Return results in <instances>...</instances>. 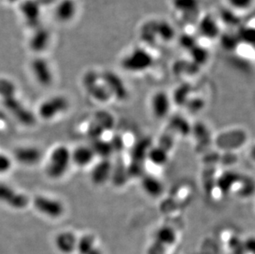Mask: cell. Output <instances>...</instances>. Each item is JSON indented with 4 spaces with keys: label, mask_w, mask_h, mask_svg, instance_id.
<instances>
[{
    "label": "cell",
    "mask_w": 255,
    "mask_h": 254,
    "mask_svg": "<svg viewBox=\"0 0 255 254\" xmlns=\"http://www.w3.org/2000/svg\"><path fill=\"white\" fill-rule=\"evenodd\" d=\"M71 160V153L67 147H57L50 156L46 165V174L52 179L61 178L69 169Z\"/></svg>",
    "instance_id": "6da1fadb"
},
{
    "label": "cell",
    "mask_w": 255,
    "mask_h": 254,
    "mask_svg": "<svg viewBox=\"0 0 255 254\" xmlns=\"http://www.w3.org/2000/svg\"><path fill=\"white\" fill-rule=\"evenodd\" d=\"M2 103L5 108L23 125L32 126L36 122L33 114L15 97V94L3 97Z\"/></svg>",
    "instance_id": "7a4b0ae2"
},
{
    "label": "cell",
    "mask_w": 255,
    "mask_h": 254,
    "mask_svg": "<svg viewBox=\"0 0 255 254\" xmlns=\"http://www.w3.org/2000/svg\"><path fill=\"white\" fill-rule=\"evenodd\" d=\"M152 63L151 55L143 49H136L124 58L123 67L130 72H141L150 67Z\"/></svg>",
    "instance_id": "3957f363"
},
{
    "label": "cell",
    "mask_w": 255,
    "mask_h": 254,
    "mask_svg": "<svg viewBox=\"0 0 255 254\" xmlns=\"http://www.w3.org/2000/svg\"><path fill=\"white\" fill-rule=\"evenodd\" d=\"M69 108V102L65 97L56 96L41 103L39 115L45 120H51L64 113Z\"/></svg>",
    "instance_id": "277c9868"
},
{
    "label": "cell",
    "mask_w": 255,
    "mask_h": 254,
    "mask_svg": "<svg viewBox=\"0 0 255 254\" xmlns=\"http://www.w3.org/2000/svg\"><path fill=\"white\" fill-rule=\"evenodd\" d=\"M0 202L11 208L20 210L25 208L28 205L29 201L26 195L17 192L9 185L0 183Z\"/></svg>",
    "instance_id": "5b68a950"
},
{
    "label": "cell",
    "mask_w": 255,
    "mask_h": 254,
    "mask_svg": "<svg viewBox=\"0 0 255 254\" xmlns=\"http://www.w3.org/2000/svg\"><path fill=\"white\" fill-rule=\"evenodd\" d=\"M33 204L35 208L40 213L51 218H59L62 216L65 211V207L60 201L45 196H37L35 197Z\"/></svg>",
    "instance_id": "8992f818"
},
{
    "label": "cell",
    "mask_w": 255,
    "mask_h": 254,
    "mask_svg": "<svg viewBox=\"0 0 255 254\" xmlns=\"http://www.w3.org/2000/svg\"><path fill=\"white\" fill-rule=\"evenodd\" d=\"M84 84L86 88L87 91L93 98L99 101H107L110 98L111 94L109 93L107 87L102 86L97 82V78L93 74L87 75L84 80Z\"/></svg>",
    "instance_id": "52a82bcc"
},
{
    "label": "cell",
    "mask_w": 255,
    "mask_h": 254,
    "mask_svg": "<svg viewBox=\"0 0 255 254\" xmlns=\"http://www.w3.org/2000/svg\"><path fill=\"white\" fill-rule=\"evenodd\" d=\"M41 150L36 147H20L14 152V157L17 162L24 165H35L41 160Z\"/></svg>",
    "instance_id": "ba28073f"
},
{
    "label": "cell",
    "mask_w": 255,
    "mask_h": 254,
    "mask_svg": "<svg viewBox=\"0 0 255 254\" xmlns=\"http://www.w3.org/2000/svg\"><path fill=\"white\" fill-rule=\"evenodd\" d=\"M151 109L155 118H165L170 109V100L168 95L163 92L154 94L151 99Z\"/></svg>",
    "instance_id": "9c48e42d"
},
{
    "label": "cell",
    "mask_w": 255,
    "mask_h": 254,
    "mask_svg": "<svg viewBox=\"0 0 255 254\" xmlns=\"http://www.w3.org/2000/svg\"><path fill=\"white\" fill-rule=\"evenodd\" d=\"M113 166L109 159H104L97 163L91 172V179L97 185L104 184L111 178Z\"/></svg>",
    "instance_id": "30bf717a"
},
{
    "label": "cell",
    "mask_w": 255,
    "mask_h": 254,
    "mask_svg": "<svg viewBox=\"0 0 255 254\" xmlns=\"http://www.w3.org/2000/svg\"><path fill=\"white\" fill-rule=\"evenodd\" d=\"M78 240L70 232L60 233L55 239V245L60 253L70 254L77 249Z\"/></svg>",
    "instance_id": "8fae6325"
},
{
    "label": "cell",
    "mask_w": 255,
    "mask_h": 254,
    "mask_svg": "<svg viewBox=\"0 0 255 254\" xmlns=\"http://www.w3.org/2000/svg\"><path fill=\"white\" fill-rule=\"evenodd\" d=\"M104 81L111 96H115L118 99H125L127 90L123 81L118 77L112 73H108L104 75Z\"/></svg>",
    "instance_id": "7c38bea8"
},
{
    "label": "cell",
    "mask_w": 255,
    "mask_h": 254,
    "mask_svg": "<svg viewBox=\"0 0 255 254\" xmlns=\"http://www.w3.org/2000/svg\"><path fill=\"white\" fill-rule=\"evenodd\" d=\"M32 72L39 84L42 86H49L52 83V74L46 63L36 60L32 65Z\"/></svg>",
    "instance_id": "4fadbf2b"
},
{
    "label": "cell",
    "mask_w": 255,
    "mask_h": 254,
    "mask_svg": "<svg viewBox=\"0 0 255 254\" xmlns=\"http://www.w3.org/2000/svg\"><path fill=\"white\" fill-rule=\"evenodd\" d=\"M95 153L92 147L80 146L77 147L71 153V158L75 164L80 167L89 165L94 159Z\"/></svg>",
    "instance_id": "5bb4252c"
},
{
    "label": "cell",
    "mask_w": 255,
    "mask_h": 254,
    "mask_svg": "<svg viewBox=\"0 0 255 254\" xmlns=\"http://www.w3.org/2000/svg\"><path fill=\"white\" fill-rule=\"evenodd\" d=\"M76 250L80 254H103L101 250L95 246V241L91 235H85L78 240Z\"/></svg>",
    "instance_id": "9a60e30c"
},
{
    "label": "cell",
    "mask_w": 255,
    "mask_h": 254,
    "mask_svg": "<svg viewBox=\"0 0 255 254\" xmlns=\"http://www.w3.org/2000/svg\"><path fill=\"white\" fill-rule=\"evenodd\" d=\"M176 240H177L176 233L173 229L168 226L159 229L155 238L157 244L164 246V248L173 245L176 242Z\"/></svg>",
    "instance_id": "2e32d148"
},
{
    "label": "cell",
    "mask_w": 255,
    "mask_h": 254,
    "mask_svg": "<svg viewBox=\"0 0 255 254\" xmlns=\"http://www.w3.org/2000/svg\"><path fill=\"white\" fill-rule=\"evenodd\" d=\"M75 4L72 1H63L60 2V4L58 5L57 8L56 10V17L62 21H68L71 19L74 15H75Z\"/></svg>",
    "instance_id": "e0dca14e"
},
{
    "label": "cell",
    "mask_w": 255,
    "mask_h": 254,
    "mask_svg": "<svg viewBox=\"0 0 255 254\" xmlns=\"http://www.w3.org/2000/svg\"><path fill=\"white\" fill-rule=\"evenodd\" d=\"M142 187L147 194L151 197H158L161 193L163 187L159 180L152 176H147L142 180Z\"/></svg>",
    "instance_id": "ac0fdd59"
},
{
    "label": "cell",
    "mask_w": 255,
    "mask_h": 254,
    "mask_svg": "<svg viewBox=\"0 0 255 254\" xmlns=\"http://www.w3.org/2000/svg\"><path fill=\"white\" fill-rule=\"evenodd\" d=\"M199 30L203 36L208 38H214L218 35L219 28L217 22L212 17H205L200 23Z\"/></svg>",
    "instance_id": "d6986e66"
},
{
    "label": "cell",
    "mask_w": 255,
    "mask_h": 254,
    "mask_svg": "<svg viewBox=\"0 0 255 254\" xmlns=\"http://www.w3.org/2000/svg\"><path fill=\"white\" fill-rule=\"evenodd\" d=\"M173 7L183 13L197 12L199 7L198 0H173Z\"/></svg>",
    "instance_id": "ffe728a7"
},
{
    "label": "cell",
    "mask_w": 255,
    "mask_h": 254,
    "mask_svg": "<svg viewBox=\"0 0 255 254\" xmlns=\"http://www.w3.org/2000/svg\"><path fill=\"white\" fill-rule=\"evenodd\" d=\"M92 149L94 150L95 155L100 156L104 159H108L109 156L111 154L112 152L114 151L111 142L109 143V142L100 139L94 140V144L92 146Z\"/></svg>",
    "instance_id": "44dd1931"
},
{
    "label": "cell",
    "mask_w": 255,
    "mask_h": 254,
    "mask_svg": "<svg viewBox=\"0 0 255 254\" xmlns=\"http://www.w3.org/2000/svg\"><path fill=\"white\" fill-rule=\"evenodd\" d=\"M238 38L241 39V41H243L245 43L255 46V27L247 26L241 29Z\"/></svg>",
    "instance_id": "7402d4cb"
},
{
    "label": "cell",
    "mask_w": 255,
    "mask_h": 254,
    "mask_svg": "<svg viewBox=\"0 0 255 254\" xmlns=\"http://www.w3.org/2000/svg\"><path fill=\"white\" fill-rule=\"evenodd\" d=\"M157 32L159 33V36L165 40H169L173 38V30L169 24L166 22L164 23H157L156 24Z\"/></svg>",
    "instance_id": "603a6c76"
},
{
    "label": "cell",
    "mask_w": 255,
    "mask_h": 254,
    "mask_svg": "<svg viewBox=\"0 0 255 254\" xmlns=\"http://www.w3.org/2000/svg\"><path fill=\"white\" fill-rule=\"evenodd\" d=\"M15 87L11 82L6 79H0V96H7L15 94Z\"/></svg>",
    "instance_id": "cb8c5ba5"
},
{
    "label": "cell",
    "mask_w": 255,
    "mask_h": 254,
    "mask_svg": "<svg viewBox=\"0 0 255 254\" xmlns=\"http://www.w3.org/2000/svg\"><path fill=\"white\" fill-rule=\"evenodd\" d=\"M227 2L236 10H246L252 6L254 0H227Z\"/></svg>",
    "instance_id": "d4e9b609"
},
{
    "label": "cell",
    "mask_w": 255,
    "mask_h": 254,
    "mask_svg": "<svg viewBox=\"0 0 255 254\" xmlns=\"http://www.w3.org/2000/svg\"><path fill=\"white\" fill-rule=\"evenodd\" d=\"M12 166L10 158L5 154L0 153V173H7Z\"/></svg>",
    "instance_id": "484cf974"
},
{
    "label": "cell",
    "mask_w": 255,
    "mask_h": 254,
    "mask_svg": "<svg viewBox=\"0 0 255 254\" xmlns=\"http://www.w3.org/2000/svg\"><path fill=\"white\" fill-rule=\"evenodd\" d=\"M243 244L246 252L250 253V254H255V237L249 238Z\"/></svg>",
    "instance_id": "4316f807"
},
{
    "label": "cell",
    "mask_w": 255,
    "mask_h": 254,
    "mask_svg": "<svg viewBox=\"0 0 255 254\" xmlns=\"http://www.w3.org/2000/svg\"><path fill=\"white\" fill-rule=\"evenodd\" d=\"M251 158H253L254 160L255 161V145H254L251 149Z\"/></svg>",
    "instance_id": "83f0119b"
},
{
    "label": "cell",
    "mask_w": 255,
    "mask_h": 254,
    "mask_svg": "<svg viewBox=\"0 0 255 254\" xmlns=\"http://www.w3.org/2000/svg\"></svg>",
    "instance_id": "f1b7e54d"
}]
</instances>
